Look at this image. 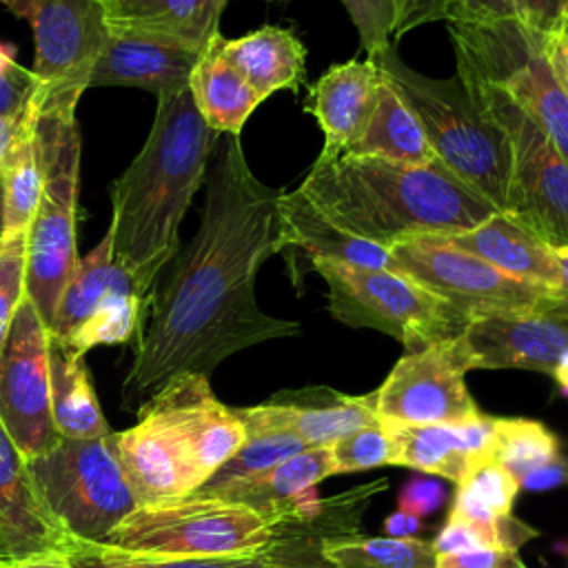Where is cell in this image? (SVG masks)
<instances>
[{
	"label": "cell",
	"instance_id": "cell-40",
	"mask_svg": "<svg viewBox=\"0 0 568 568\" xmlns=\"http://www.w3.org/2000/svg\"><path fill=\"white\" fill-rule=\"evenodd\" d=\"M27 275V233L16 237H2L0 246V351L7 339L9 326L24 297Z\"/></svg>",
	"mask_w": 568,
	"mask_h": 568
},
{
	"label": "cell",
	"instance_id": "cell-16",
	"mask_svg": "<svg viewBox=\"0 0 568 568\" xmlns=\"http://www.w3.org/2000/svg\"><path fill=\"white\" fill-rule=\"evenodd\" d=\"M246 437L291 433L308 448L331 446L344 435L377 419L375 390L344 395L328 386L282 390L257 406L235 408Z\"/></svg>",
	"mask_w": 568,
	"mask_h": 568
},
{
	"label": "cell",
	"instance_id": "cell-59",
	"mask_svg": "<svg viewBox=\"0 0 568 568\" xmlns=\"http://www.w3.org/2000/svg\"><path fill=\"white\" fill-rule=\"evenodd\" d=\"M0 568H11V561H0Z\"/></svg>",
	"mask_w": 568,
	"mask_h": 568
},
{
	"label": "cell",
	"instance_id": "cell-44",
	"mask_svg": "<svg viewBox=\"0 0 568 568\" xmlns=\"http://www.w3.org/2000/svg\"><path fill=\"white\" fill-rule=\"evenodd\" d=\"M448 0H390L393 24L390 38H404L430 22H444Z\"/></svg>",
	"mask_w": 568,
	"mask_h": 568
},
{
	"label": "cell",
	"instance_id": "cell-23",
	"mask_svg": "<svg viewBox=\"0 0 568 568\" xmlns=\"http://www.w3.org/2000/svg\"><path fill=\"white\" fill-rule=\"evenodd\" d=\"M395 442V466L459 481L466 470L486 457H495L497 417L477 413L446 424L386 422Z\"/></svg>",
	"mask_w": 568,
	"mask_h": 568
},
{
	"label": "cell",
	"instance_id": "cell-7",
	"mask_svg": "<svg viewBox=\"0 0 568 568\" xmlns=\"http://www.w3.org/2000/svg\"><path fill=\"white\" fill-rule=\"evenodd\" d=\"M326 284V311L351 328L382 331L406 351L455 337L470 324L457 308L406 273L355 266L339 260H313Z\"/></svg>",
	"mask_w": 568,
	"mask_h": 568
},
{
	"label": "cell",
	"instance_id": "cell-28",
	"mask_svg": "<svg viewBox=\"0 0 568 568\" xmlns=\"http://www.w3.org/2000/svg\"><path fill=\"white\" fill-rule=\"evenodd\" d=\"M115 293H138V288L131 275L113 260L111 237L106 233L89 255L78 257L60 293L55 315L49 324V337L58 342L69 339Z\"/></svg>",
	"mask_w": 568,
	"mask_h": 568
},
{
	"label": "cell",
	"instance_id": "cell-4",
	"mask_svg": "<svg viewBox=\"0 0 568 568\" xmlns=\"http://www.w3.org/2000/svg\"><path fill=\"white\" fill-rule=\"evenodd\" d=\"M371 60L377 64L379 78L415 113L437 162L501 211L510 178L508 138L462 78L419 73L402 60L395 44H388Z\"/></svg>",
	"mask_w": 568,
	"mask_h": 568
},
{
	"label": "cell",
	"instance_id": "cell-55",
	"mask_svg": "<svg viewBox=\"0 0 568 568\" xmlns=\"http://www.w3.org/2000/svg\"><path fill=\"white\" fill-rule=\"evenodd\" d=\"M552 550H555L559 557L568 559V539H559V541H555V544H552Z\"/></svg>",
	"mask_w": 568,
	"mask_h": 568
},
{
	"label": "cell",
	"instance_id": "cell-34",
	"mask_svg": "<svg viewBox=\"0 0 568 568\" xmlns=\"http://www.w3.org/2000/svg\"><path fill=\"white\" fill-rule=\"evenodd\" d=\"M331 568H435L433 544L419 537H362L348 535L322 546Z\"/></svg>",
	"mask_w": 568,
	"mask_h": 568
},
{
	"label": "cell",
	"instance_id": "cell-56",
	"mask_svg": "<svg viewBox=\"0 0 568 568\" xmlns=\"http://www.w3.org/2000/svg\"><path fill=\"white\" fill-rule=\"evenodd\" d=\"M2 224H4V186H2V175H0V235H2Z\"/></svg>",
	"mask_w": 568,
	"mask_h": 568
},
{
	"label": "cell",
	"instance_id": "cell-13",
	"mask_svg": "<svg viewBox=\"0 0 568 568\" xmlns=\"http://www.w3.org/2000/svg\"><path fill=\"white\" fill-rule=\"evenodd\" d=\"M0 422L27 459L60 442L51 413L49 328L27 295L0 351Z\"/></svg>",
	"mask_w": 568,
	"mask_h": 568
},
{
	"label": "cell",
	"instance_id": "cell-61",
	"mask_svg": "<svg viewBox=\"0 0 568 568\" xmlns=\"http://www.w3.org/2000/svg\"><path fill=\"white\" fill-rule=\"evenodd\" d=\"M282 2H286V0H282Z\"/></svg>",
	"mask_w": 568,
	"mask_h": 568
},
{
	"label": "cell",
	"instance_id": "cell-48",
	"mask_svg": "<svg viewBox=\"0 0 568 568\" xmlns=\"http://www.w3.org/2000/svg\"><path fill=\"white\" fill-rule=\"evenodd\" d=\"M430 544L437 555L464 552V550H473V548H488L484 537L470 524H466L457 517H450V515Z\"/></svg>",
	"mask_w": 568,
	"mask_h": 568
},
{
	"label": "cell",
	"instance_id": "cell-17",
	"mask_svg": "<svg viewBox=\"0 0 568 568\" xmlns=\"http://www.w3.org/2000/svg\"><path fill=\"white\" fill-rule=\"evenodd\" d=\"M473 371L521 368L548 375L568 397V322L546 315L473 320L464 328Z\"/></svg>",
	"mask_w": 568,
	"mask_h": 568
},
{
	"label": "cell",
	"instance_id": "cell-53",
	"mask_svg": "<svg viewBox=\"0 0 568 568\" xmlns=\"http://www.w3.org/2000/svg\"><path fill=\"white\" fill-rule=\"evenodd\" d=\"M11 568H73V566L67 555V548H58V550H44V552L11 561Z\"/></svg>",
	"mask_w": 568,
	"mask_h": 568
},
{
	"label": "cell",
	"instance_id": "cell-33",
	"mask_svg": "<svg viewBox=\"0 0 568 568\" xmlns=\"http://www.w3.org/2000/svg\"><path fill=\"white\" fill-rule=\"evenodd\" d=\"M67 555L73 568H284L271 548L224 557H175L71 539Z\"/></svg>",
	"mask_w": 568,
	"mask_h": 568
},
{
	"label": "cell",
	"instance_id": "cell-32",
	"mask_svg": "<svg viewBox=\"0 0 568 568\" xmlns=\"http://www.w3.org/2000/svg\"><path fill=\"white\" fill-rule=\"evenodd\" d=\"M346 153L382 158L410 166H428L437 162L435 151L415 113L384 80L379 84L375 111L362 138Z\"/></svg>",
	"mask_w": 568,
	"mask_h": 568
},
{
	"label": "cell",
	"instance_id": "cell-45",
	"mask_svg": "<svg viewBox=\"0 0 568 568\" xmlns=\"http://www.w3.org/2000/svg\"><path fill=\"white\" fill-rule=\"evenodd\" d=\"M446 497H448V493L437 479L413 477L399 490L397 508L408 513V515H415V517L424 519L430 513H435L446 501Z\"/></svg>",
	"mask_w": 568,
	"mask_h": 568
},
{
	"label": "cell",
	"instance_id": "cell-24",
	"mask_svg": "<svg viewBox=\"0 0 568 568\" xmlns=\"http://www.w3.org/2000/svg\"><path fill=\"white\" fill-rule=\"evenodd\" d=\"M282 235L288 268L295 266L297 257H306L308 268L313 260H339L355 266L399 271L388 248L339 229L297 189L282 191Z\"/></svg>",
	"mask_w": 568,
	"mask_h": 568
},
{
	"label": "cell",
	"instance_id": "cell-22",
	"mask_svg": "<svg viewBox=\"0 0 568 568\" xmlns=\"http://www.w3.org/2000/svg\"><path fill=\"white\" fill-rule=\"evenodd\" d=\"M200 53L166 40L109 29L89 87H140L158 98L173 95L189 87Z\"/></svg>",
	"mask_w": 568,
	"mask_h": 568
},
{
	"label": "cell",
	"instance_id": "cell-9",
	"mask_svg": "<svg viewBox=\"0 0 568 568\" xmlns=\"http://www.w3.org/2000/svg\"><path fill=\"white\" fill-rule=\"evenodd\" d=\"M273 526L251 506L215 495L138 506L111 532L106 544L175 557H224L268 548Z\"/></svg>",
	"mask_w": 568,
	"mask_h": 568
},
{
	"label": "cell",
	"instance_id": "cell-46",
	"mask_svg": "<svg viewBox=\"0 0 568 568\" xmlns=\"http://www.w3.org/2000/svg\"><path fill=\"white\" fill-rule=\"evenodd\" d=\"M435 568H528L517 550L473 548L464 552L437 555Z\"/></svg>",
	"mask_w": 568,
	"mask_h": 568
},
{
	"label": "cell",
	"instance_id": "cell-37",
	"mask_svg": "<svg viewBox=\"0 0 568 568\" xmlns=\"http://www.w3.org/2000/svg\"><path fill=\"white\" fill-rule=\"evenodd\" d=\"M559 453V439L537 419L497 417L495 459L517 479Z\"/></svg>",
	"mask_w": 568,
	"mask_h": 568
},
{
	"label": "cell",
	"instance_id": "cell-18",
	"mask_svg": "<svg viewBox=\"0 0 568 568\" xmlns=\"http://www.w3.org/2000/svg\"><path fill=\"white\" fill-rule=\"evenodd\" d=\"M111 442L138 506L173 501L204 486L184 444L146 410H138L131 428L111 433Z\"/></svg>",
	"mask_w": 568,
	"mask_h": 568
},
{
	"label": "cell",
	"instance_id": "cell-60",
	"mask_svg": "<svg viewBox=\"0 0 568 568\" xmlns=\"http://www.w3.org/2000/svg\"><path fill=\"white\" fill-rule=\"evenodd\" d=\"M0 246H2V235H0Z\"/></svg>",
	"mask_w": 568,
	"mask_h": 568
},
{
	"label": "cell",
	"instance_id": "cell-30",
	"mask_svg": "<svg viewBox=\"0 0 568 568\" xmlns=\"http://www.w3.org/2000/svg\"><path fill=\"white\" fill-rule=\"evenodd\" d=\"M49 375L51 413L60 439H95L111 435L84 355L49 337Z\"/></svg>",
	"mask_w": 568,
	"mask_h": 568
},
{
	"label": "cell",
	"instance_id": "cell-43",
	"mask_svg": "<svg viewBox=\"0 0 568 568\" xmlns=\"http://www.w3.org/2000/svg\"><path fill=\"white\" fill-rule=\"evenodd\" d=\"M521 20L519 0H448L444 22Z\"/></svg>",
	"mask_w": 568,
	"mask_h": 568
},
{
	"label": "cell",
	"instance_id": "cell-58",
	"mask_svg": "<svg viewBox=\"0 0 568 568\" xmlns=\"http://www.w3.org/2000/svg\"><path fill=\"white\" fill-rule=\"evenodd\" d=\"M0 561H9L7 555H4V548H2V541H0Z\"/></svg>",
	"mask_w": 568,
	"mask_h": 568
},
{
	"label": "cell",
	"instance_id": "cell-39",
	"mask_svg": "<svg viewBox=\"0 0 568 568\" xmlns=\"http://www.w3.org/2000/svg\"><path fill=\"white\" fill-rule=\"evenodd\" d=\"M333 457V475L339 473H357L377 466H395V442L390 428L384 419H375L368 426H362L331 446Z\"/></svg>",
	"mask_w": 568,
	"mask_h": 568
},
{
	"label": "cell",
	"instance_id": "cell-21",
	"mask_svg": "<svg viewBox=\"0 0 568 568\" xmlns=\"http://www.w3.org/2000/svg\"><path fill=\"white\" fill-rule=\"evenodd\" d=\"M377 64L366 60H346L328 67L315 84L308 87L306 111L317 120L324 133L320 162L344 155L364 133L379 93Z\"/></svg>",
	"mask_w": 568,
	"mask_h": 568
},
{
	"label": "cell",
	"instance_id": "cell-14",
	"mask_svg": "<svg viewBox=\"0 0 568 568\" xmlns=\"http://www.w3.org/2000/svg\"><path fill=\"white\" fill-rule=\"evenodd\" d=\"M33 31V73L44 89L84 93L109 36L104 0H0Z\"/></svg>",
	"mask_w": 568,
	"mask_h": 568
},
{
	"label": "cell",
	"instance_id": "cell-19",
	"mask_svg": "<svg viewBox=\"0 0 568 568\" xmlns=\"http://www.w3.org/2000/svg\"><path fill=\"white\" fill-rule=\"evenodd\" d=\"M331 475V448L313 446L248 479L195 493L246 504L273 528H284L308 524L322 513L324 499L317 495V484Z\"/></svg>",
	"mask_w": 568,
	"mask_h": 568
},
{
	"label": "cell",
	"instance_id": "cell-20",
	"mask_svg": "<svg viewBox=\"0 0 568 568\" xmlns=\"http://www.w3.org/2000/svg\"><path fill=\"white\" fill-rule=\"evenodd\" d=\"M0 541L9 561L69 546L49 513L29 459L0 422Z\"/></svg>",
	"mask_w": 568,
	"mask_h": 568
},
{
	"label": "cell",
	"instance_id": "cell-41",
	"mask_svg": "<svg viewBox=\"0 0 568 568\" xmlns=\"http://www.w3.org/2000/svg\"><path fill=\"white\" fill-rule=\"evenodd\" d=\"M346 9L353 27L357 29L359 44L366 51V58L377 55L390 42L393 9L390 0H339Z\"/></svg>",
	"mask_w": 568,
	"mask_h": 568
},
{
	"label": "cell",
	"instance_id": "cell-10",
	"mask_svg": "<svg viewBox=\"0 0 568 568\" xmlns=\"http://www.w3.org/2000/svg\"><path fill=\"white\" fill-rule=\"evenodd\" d=\"M459 78L508 138L510 178L501 211L552 246H568V162L499 87L479 78Z\"/></svg>",
	"mask_w": 568,
	"mask_h": 568
},
{
	"label": "cell",
	"instance_id": "cell-52",
	"mask_svg": "<svg viewBox=\"0 0 568 568\" xmlns=\"http://www.w3.org/2000/svg\"><path fill=\"white\" fill-rule=\"evenodd\" d=\"M384 532L386 537H397V539H410L417 537V532L424 530V521L415 515H408L404 510H395L384 519Z\"/></svg>",
	"mask_w": 568,
	"mask_h": 568
},
{
	"label": "cell",
	"instance_id": "cell-6",
	"mask_svg": "<svg viewBox=\"0 0 568 568\" xmlns=\"http://www.w3.org/2000/svg\"><path fill=\"white\" fill-rule=\"evenodd\" d=\"M457 75L499 87L568 162V93L544 49V36L521 20L446 22Z\"/></svg>",
	"mask_w": 568,
	"mask_h": 568
},
{
	"label": "cell",
	"instance_id": "cell-15",
	"mask_svg": "<svg viewBox=\"0 0 568 568\" xmlns=\"http://www.w3.org/2000/svg\"><path fill=\"white\" fill-rule=\"evenodd\" d=\"M140 408L160 417L180 437L204 484L246 439L235 408L213 395L209 377L204 375L186 373L173 377Z\"/></svg>",
	"mask_w": 568,
	"mask_h": 568
},
{
	"label": "cell",
	"instance_id": "cell-3",
	"mask_svg": "<svg viewBox=\"0 0 568 568\" xmlns=\"http://www.w3.org/2000/svg\"><path fill=\"white\" fill-rule=\"evenodd\" d=\"M297 191L333 224L384 248L422 233L457 235L497 211L439 162L410 166L353 153L315 160Z\"/></svg>",
	"mask_w": 568,
	"mask_h": 568
},
{
	"label": "cell",
	"instance_id": "cell-2",
	"mask_svg": "<svg viewBox=\"0 0 568 568\" xmlns=\"http://www.w3.org/2000/svg\"><path fill=\"white\" fill-rule=\"evenodd\" d=\"M217 138L189 87L158 98L142 151L111 184V253L146 300L180 251V222L206 180Z\"/></svg>",
	"mask_w": 568,
	"mask_h": 568
},
{
	"label": "cell",
	"instance_id": "cell-35",
	"mask_svg": "<svg viewBox=\"0 0 568 568\" xmlns=\"http://www.w3.org/2000/svg\"><path fill=\"white\" fill-rule=\"evenodd\" d=\"M151 300L138 293H115L64 342L78 355H87L91 348L102 344H124L142 333L149 315ZM58 342V339H55Z\"/></svg>",
	"mask_w": 568,
	"mask_h": 568
},
{
	"label": "cell",
	"instance_id": "cell-31",
	"mask_svg": "<svg viewBox=\"0 0 568 568\" xmlns=\"http://www.w3.org/2000/svg\"><path fill=\"white\" fill-rule=\"evenodd\" d=\"M38 91L20 118L9 151L0 162L4 186L2 237L24 235L42 191V149L38 133Z\"/></svg>",
	"mask_w": 568,
	"mask_h": 568
},
{
	"label": "cell",
	"instance_id": "cell-38",
	"mask_svg": "<svg viewBox=\"0 0 568 568\" xmlns=\"http://www.w3.org/2000/svg\"><path fill=\"white\" fill-rule=\"evenodd\" d=\"M308 446L291 435V433H273V435H255L246 437L244 444L237 448V453L200 488V490H211L220 488L233 481L248 479L253 475H260L284 459L306 450Z\"/></svg>",
	"mask_w": 568,
	"mask_h": 568
},
{
	"label": "cell",
	"instance_id": "cell-11",
	"mask_svg": "<svg viewBox=\"0 0 568 568\" xmlns=\"http://www.w3.org/2000/svg\"><path fill=\"white\" fill-rule=\"evenodd\" d=\"M402 273L446 300L464 317L546 315L550 291L517 280L453 244L448 235H410L388 248Z\"/></svg>",
	"mask_w": 568,
	"mask_h": 568
},
{
	"label": "cell",
	"instance_id": "cell-54",
	"mask_svg": "<svg viewBox=\"0 0 568 568\" xmlns=\"http://www.w3.org/2000/svg\"><path fill=\"white\" fill-rule=\"evenodd\" d=\"M20 118L22 115H0V162H2L4 153L11 146V140H13L16 131H18V124H20Z\"/></svg>",
	"mask_w": 568,
	"mask_h": 568
},
{
	"label": "cell",
	"instance_id": "cell-36",
	"mask_svg": "<svg viewBox=\"0 0 568 568\" xmlns=\"http://www.w3.org/2000/svg\"><path fill=\"white\" fill-rule=\"evenodd\" d=\"M519 488V479L510 470H506L495 457L479 459L457 481L450 515H510Z\"/></svg>",
	"mask_w": 568,
	"mask_h": 568
},
{
	"label": "cell",
	"instance_id": "cell-47",
	"mask_svg": "<svg viewBox=\"0 0 568 568\" xmlns=\"http://www.w3.org/2000/svg\"><path fill=\"white\" fill-rule=\"evenodd\" d=\"M566 0H519V18L532 33L550 36L564 29Z\"/></svg>",
	"mask_w": 568,
	"mask_h": 568
},
{
	"label": "cell",
	"instance_id": "cell-25",
	"mask_svg": "<svg viewBox=\"0 0 568 568\" xmlns=\"http://www.w3.org/2000/svg\"><path fill=\"white\" fill-rule=\"evenodd\" d=\"M459 248L481 257L495 268L552 291L559 284L555 246L517 217L493 211L473 229L448 235Z\"/></svg>",
	"mask_w": 568,
	"mask_h": 568
},
{
	"label": "cell",
	"instance_id": "cell-8",
	"mask_svg": "<svg viewBox=\"0 0 568 568\" xmlns=\"http://www.w3.org/2000/svg\"><path fill=\"white\" fill-rule=\"evenodd\" d=\"M29 468L69 541L106 544L120 521L138 508L111 435L60 439L29 459Z\"/></svg>",
	"mask_w": 568,
	"mask_h": 568
},
{
	"label": "cell",
	"instance_id": "cell-1",
	"mask_svg": "<svg viewBox=\"0 0 568 568\" xmlns=\"http://www.w3.org/2000/svg\"><path fill=\"white\" fill-rule=\"evenodd\" d=\"M282 248V191L255 178L240 135H220L204 180L200 229L153 291L122 382V404L138 410L173 377H209L248 346L297 335V322L264 313L255 297L260 266Z\"/></svg>",
	"mask_w": 568,
	"mask_h": 568
},
{
	"label": "cell",
	"instance_id": "cell-42",
	"mask_svg": "<svg viewBox=\"0 0 568 568\" xmlns=\"http://www.w3.org/2000/svg\"><path fill=\"white\" fill-rule=\"evenodd\" d=\"M38 87L36 73L18 64L11 49L0 47V115H22Z\"/></svg>",
	"mask_w": 568,
	"mask_h": 568
},
{
	"label": "cell",
	"instance_id": "cell-26",
	"mask_svg": "<svg viewBox=\"0 0 568 568\" xmlns=\"http://www.w3.org/2000/svg\"><path fill=\"white\" fill-rule=\"evenodd\" d=\"M224 4L226 0H104V22L113 31L204 51L220 36Z\"/></svg>",
	"mask_w": 568,
	"mask_h": 568
},
{
	"label": "cell",
	"instance_id": "cell-27",
	"mask_svg": "<svg viewBox=\"0 0 568 568\" xmlns=\"http://www.w3.org/2000/svg\"><path fill=\"white\" fill-rule=\"evenodd\" d=\"M217 47L262 100L275 91L300 93L306 84V47L291 29L264 24L242 38L220 36Z\"/></svg>",
	"mask_w": 568,
	"mask_h": 568
},
{
	"label": "cell",
	"instance_id": "cell-51",
	"mask_svg": "<svg viewBox=\"0 0 568 568\" xmlns=\"http://www.w3.org/2000/svg\"><path fill=\"white\" fill-rule=\"evenodd\" d=\"M544 49L559 84L568 93V29L564 27L550 36H544Z\"/></svg>",
	"mask_w": 568,
	"mask_h": 568
},
{
	"label": "cell",
	"instance_id": "cell-57",
	"mask_svg": "<svg viewBox=\"0 0 568 568\" xmlns=\"http://www.w3.org/2000/svg\"><path fill=\"white\" fill-rule=\"evenodd\" d=\"M564 27L568 29V0H566V13H564Z\"/></svg>",
	"mask_w": 568,
	"mask_h": 568
},
{
	"label": "cell",
	"instance_id": "cell-12",
	"mask_svg": "<svg viewBox=\"0 0 568 568\" xmlns=\"http://www.w3.org/2000/svg\"><path fill=\"white\" fill-rule=\"evenodd\" d=\"M473 371L464 333L406 351L375 388V413L395 424H446L479 410L466 386Z\"/></svg>",
	"mask_w": 568,
	"mask_h": 568
},
{
	"label": "cell",
	"instance_id": "cell-5",
	"mask_svg": "<svg viewBox=\"0 0 568 568\" xmlns=\"http://www.w3.org/2000/svg\"><path fill=\"white\" fill-rule=\"evenodd\" d=\"M82 93L38 87V133L42 149V191L27 229L24 295L47 328L60 293L78 262L75 222L80 186V129L75 104Z\"/></svg>",
	"mask_w": 568,
	"mask_h": 568
},
{
	"label": "cell",
	"instance_id": "cell-50",
	"mask_svg": "<svg viewBox=\"0 0 568 568\" xmlns=\"http://www.w3.org/2000/svg\"><path fill=\"white\" fill-rule=\"evenodd\" d=\"M557 266H559V284L550 291V306L546 317L568 322V246H555Z\"/></svg>",
	"mask_w": 568,
	"mask_h": 568
},
{
	"label": "cell",
	"instance_id": "cell-29",
	"mask_svg": "<svg viewBox=\"0 0 568 568\" xmlns=\"http://www.w3.org/2000/svg\"><path fill=\"white\" fill-rule=\"evenodd\" d=\"M217 38L200 53V60L189 80V91L202 120L215 133L240 135L248 115L264 100L220 53Z\"/></svg>",
	"mask_w": 568,
	"mask_h": 568
},
{
	"label": "cell",
	"instance_id": "cell-49",
	"mask_svg": "<svg viewBox=\"0 0 568 568\" xmlns=\"http://www.w3.org/2000/svg\"><path fill=\"white\" fill-rule=\"evenodd\" d=\"M519 486L524 490L530 493H539V490H550V488H559V486H568V455H564L561 450L548 459L546 464H541L539 468L530 470L528 475H524L519 479Z\"/></svg>",
	"mask_w": 568,
	"mask_h": 568
}]
</instances>
